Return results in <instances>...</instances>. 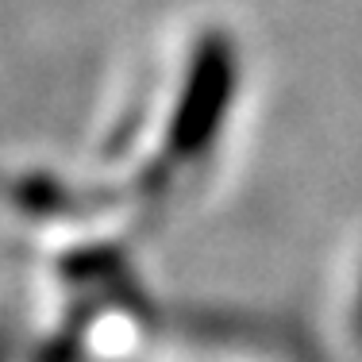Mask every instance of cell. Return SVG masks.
Segmentation results:
<instances>
[{"instance_id": "obj_1", "label": "cell", "mask_w": 362, "mask_h": 362, "mask_svg": "<svg viewBox=\"0 0 362 362\" xmlns=\"http://www.w3.org/2000/svg\"><path fill=\"white\" fill-rule=\"evenodd\" d=\"M193 108H189V119H181L185 135L193 143H201L204 135L212 132V124H220L223 100L231 93V50L223 42H209L201 54V66H197L193 77Z\"/></svg>"}]
</instances>
